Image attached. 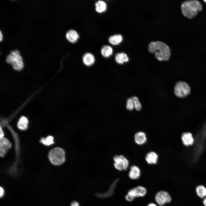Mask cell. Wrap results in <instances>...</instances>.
I'll return each instance as SVG.
<instances>
[{
	"instance_id": "1",
	"label": "cell",
	"mask_w": 206,
	"mask_h": 206,
	"mask_svg": "<svg viewBox=\"0 0 206 206\" xmlns=\"http://www.w3.org/2000/svg\"><path fill=\"white\" fill-rule=\"evenodd\" d=\"M149 52L155 54V56L159 61L168 60L171 55L169 47L165 43L157 41L150 43L149 45Z\"/></svg>"
},
{
	"instance_id": "2",
	"label": "cell",
	"mask_w": 206,
	"mask_h": 206,
	"mask_svg": "<svg viewBox=\"0 0 206 206\" xmlns=\"http://www.w3.org/2000/svg\"><path fill=\"white\" fill-rule=\"evenodd\" d=\"M182 13L184 16L191 19L202 9L201 4L197 0H189L183 2L181 5Z\"/></svg>"
},
{
	"instance_id": "3",
	"label": "cell",
	"mask_w": 206,
	"mask_h": 206,
	"mask_svg": "<svg viewBox=\"0 0 206 206\" xmlns=\"http://www.w3.org/2000/svg\"><path fill=\"white\" fill-rule=\"evenodd\" d=\"M7 62L11 64L13 68L17 70H21L23 66L22 57L19 51L15 49L11 52L6 59Z\"/></svg>"
},
{
	"instance_id": "4",
	"label": "cell",
	"mask_w": 206,
	"mask_h": 206,
	"mask_svg": "<svg viewBox=\"0 0 206 206\" xmlns=\"http://www.w3.org/2000/svg\"><path fill=\"white\" fill-rule=\"evenodd\" d=\"M49 158L53 164L56 165H61L65 160V152L60 148H56L49 152Z\"/></svg>"
},
{
	"instance_id": "5",
	"label": "cell",
	"mask_w": 206,
	"mask_h": 206,
	"mask_svg": "<svg viewBox=\"0 0 206 206\" xmlns=\"http://www.w3.org/2000/svg\"><path fill=\"white\" fill-rule=\"evenodd\" d=\"M174 92L175 95L178 97L184 98L190 94L191 88L186 82L179 81L176 83Z\"/></svg>"
},
{
	"instance_id": "6",
	"label": "cell",
	"mask_w": 206,
	"mask_h": 206,
	"mask_svg": "<svg viewBox=\"0 0 206 206\" xmlns=\"http://www.w3.org/2000/svg\"><path fill=\"white\" fill-rule=\"evenodd\" d=\"M113 159L114 161V165L116 169L120 171L127 169L129 165L128 161L123 156H115Z\"/></svg>"
},
{
	"instance_id": "7",
	"label": "cell",
	"mask_w": 206,
	"mask_h": 206,
	"mask_svg": "<svg viewBox=\"0 0 206 206\" xmlns=\"http://www.w3.org/2000/svg\"><path fill=\"white\" fill-rule=\"evenodd\" d=\"M155 200L159 205L161 206L166 203H170L171 201V198L167 192L161 191L156 194Z\"/></svg>"
},
{
	"instance_id": "8",
	"label": "cell",
	"mask_w": 206,
	"mask_h": 206,
	"mask_svg": "<svg viewBox=\"0 0 206 206\" xmlns=\"http://www.w3.org/2000/svg\"><path fill=\"white\" fill-rule=\"evenodd\" d=\"M146 193V189L141 186H138L130 189L128 192V194L132 196L134 198L143 197Z\"/></svg>"
},
{
	"instance_id": "9",
	"label": "cell",
	"mask_w": 206,
	"mask_h": 206,
	"mask_svg": "<svg viewBox=\"0 0 206 206\" xmlns=\"http://www.w3.org/2000/svg\"><path fill=\"white\" fill-rule=\"evenodd\" d=\"M11 147V144L9 140L5 138H0V155L3 157L4 156L7 150Z\"/></svg>"
},
{
	"instance_id": "10",
	"label": "cell",
	"mask_w": 206,
	"mask_h": 206,
	"mask_svg": "<svg viewBox=\"0 0 206 206\" xmlns=\"http://www.w3.org/2000/svg\"><path fill=\"white\" fill-rule=\"evenodd\" d=\"M181 139L183 144L186 146H191L195 142L192 134L189 132L183 133L181 135Z\"/></svg>"
},
{
	"instance_id": "11",
	"label": "cell",
	"mask_w": 206,
	"mask_h": 206,
	"mask_svg": "<svg viewBox=\"0 0 206 206\" xmlns=\"http://www.w3.org/2000/svg\"><path fill=\"white\" fill-rule=\"evenodd\" d=\"M66 37L68 41L74 43L78 41L79 38V35L76 30L71 29L67 32Z\"/></svg>"
},
{
	"instance_id": "12",
	"label": "cell",
	"mask_w": 206,
	"mask_h": 206,
	"mask_svg": "<svg viewBox=\"0 0 206 206\" xmlns=\"http://www.w3.org/2000/svg\"><path fill=\"white\" fill-rule=\"evenodd\" d=\"M82 60L84 64L86 66H90L94 63L95 58L92 54L90 52H87L83 56Z\"/></svg>"
},
{
	"instance_id": "13",
	"label": "cell",
	"mask_w": 206,
	"mask_h": 206,
	"mask_svg": "<svg viewBox=\"0 0 206 206\" xmlns=\"http://www.w3.org/2000/svg\"><path fill=\"white\" fill-rule=\"evenodd\" d=\"M140 175V171L137 166L133 165L130 167L128 173V176L130 179L133 180L137 179L139 178Z\"/></svg>"
},
{
	"instance_id": "14",
	"label": "cell",
	"mask_w": 206,
	"mask_h": 206,
	"mask_svg": "<svg viewBox=\"0 0 206 206\" xmlns=\"http://www.w3.org/2000/svg\"><path fill=\"white\" fill-rule=\"evenodd\" d=\"M118 181V179H117L114 181L111 185L108 191L107 192L102 194H96V196L102 198L110 197L114 193L115 188Z\"/></svg>"
},
{
	"instance_id": "15",
	"label": "cell",
	"mask_w": 206,
	"mask_h": 206,
	"mask_svg": "<svg viewBox=\"0 0 206 206\" xmlns=\"http://www.w3.org/2000/svg\"><path fill=\"white\" fill-rule=\"evenodd\" d=\"M134 139L135 142L139 145L143 144L147 140L145 133L142 132H137L134 135Z\"/></svg>"
},
{
	"instance_id": "16",
	"label": "cell",
	"mask_w": 206,
	"mask_h": 206,
	"mask_svg": "<svg viewBox=\"0 0 206 206\" xmlns=\"http://www.w3.org/2000/svg\"><path fill=\"white\" fill-rule=\"evenodd\" d=\"M158 156L157 154L153 152L148 153L145 157V160L148 164H156L158 160Z\"/></svg>"
},
{
	"instance_id": "17",
	"label": "cell",
	"mask_w": 206,
	"mask_h": 206,
	"mask_svg": "<svg viewBox=\"0 0 206 206\" xmlns=\"http://www.w3.org/2000/svg\"><path fill=\"white\" fill-rule=\"evenodd\" d=\"M106 3L102 0H98L95 3V9L96 11L101 13L105 11L107 9Z\"/></svg>"
},
{
	"instance_id": "18",
	"label": "cell",
	"mask_w": 206,
	"mask_h": 206,
	"mask_svg": "<svg viewBox=\"0 0 206 206\" xmlns=\"http://www.w3.org/2000/svg\"><path fill=\"white\" fill-rule=\"evenodd\" d=\"M115 60L117 63L122 64L125 62H128L129 59L126 54L121 53H118L116 54L115 56Z\"/></svg>"
},
{
	"instance_id": "19",
	"label": "cell",
	"mask_w": 206,
	"mask_h": 206,
	"mask_svg": "<svg viewBox=\"0 0 206 206\" xmlns=\"http://www.w3.org/2000/svg\"><path fill=\"white\" fill-rule=\"evenodd\" d=\"M112 47L108 45L103 46L101 49V53L102 56L105 58H108L113 53Z\"/></svg>"
},
{
	"instance_id": "20",
	"label": "cell",
	"mask_w": 206,
	"mask_h": 206,
	"mask_svg": "<svg viewBox=\"0 0 206 206\" xmlns=\"http://www.w3.org/2000/svg\"><path fill=\"white\" fill-rule=\"evenodd\" d=\"M122 39V37L120 35H115L110 36L108 38V41L112 45H115L120 43Z\"/></svg>"
},
{
	"instance_id": "21",
	"label": "cell",
	"mask_w": 206,
	"mask_h": 206,
	"mask_svg": "<svg viewBox=\"0 0 206 206\" xmlns=\"http://www.w3.org/2000/svg\"><path fill=\"white\" fill-rule=\"evenodd\" d=\"M28 121L27 118L22 116L19 120L17 124L18 128L21 130H26L27 128Z\"/></svg>"
},
{
	"instance_id": "22",
	"label": "cell",
	"mask_w": 206,
	"mask_h": 206,
	"mask_svg": "<svg viewBox=\"0 0 206 206\" xmlns=\"http://www.w3.org/2000/svg\"><path fill=\"white\" fill-rule=\"evenodd\" d=\"M197 195L201 198L206 197V188L203 185L198 186L196 188Z\"/></svg>"
},
{
	"instance_id": "23",
	"label": "cell",
	"mask_w": 206,
	"mask_h": 206,
	"mask_svg": "<svg viewBox=\"0 0 206 206\" xmlns=\"http://www.w3.org/2000/svg\"><path fill=\"white\" fill-rule=\"evenodd\" d=\"M40 142L44 145L49 146L54 143V138L52 136H49L46 138H42Z\"/></svg>"
},
{
	"instance_id": "24",
	"label": "cell",
	"mask_w": 206,
	"mask_h": 206,
	"mask_svg": "<svg viewBox=\"0 0 206 206\" xmlns=\"http://www.w3.org/2000/svg\"><path fill=\"white\" fill-rule=\"evenodd\" d=\"M134 104V107L137 111H139L141 108V105L138 98L136 96H133L132 98Z\"/></svg>"
},
{
	"instance_id": "25",
	"label": "cell",
	"mask_w": 206,
	"mask_h": 206,
	"mask_svg": "<svg viewBox=\"0 0 206 206\" xmlns=\"http://www.w3.org/2000/svg\"><path fill=\"white\" fill-rule=\"evenodd\" d=\"M126 108L128 110H132L134 108V103L132 98H128L127 99Z\"/></svg>"
},
{
	"instance_id": "26",
	"label": "cell",
	"mask_w": 206,
	"mask_h": 206,
	"mask_svg": "<svg viewBox=\"0 0 206 206\" xmlns=\"http://www.w3.org/2000/svg\"><path fill=\"white\" fill-rule=\"evenodd\" d=\"M126 199L128 201H132L134 199V197L128 194L126 195L125 197Z\"/></svg>"
},
{
	"instance_id": "27",
	"label": "cell",
	"mask_w": 206,
	"mask_h": 206,
	"mask_svg": "<svg viewBox=\"0 0 206 206\" xmlns=\"http://www.w3.org/2000/svg\"><path fill=\"white\" fill-rule=\"evenodd\" d=\"M70 206H80V205L78 202L75 201L71 202Z\"/></svg>"
},
{
	"instance_id": "28",
	"label": "cell",
	"mask_w": 206,
	"mask_h": 206,
	"mask_svg": "<svg viewBox=\"0 0 206 206\" xmlns=\"http://www.w3.org/2000/svg\"><path fill=\"white\" fill-rule=\"evenodd\" d=\"M0 197H2L4 195V191L3 188L1 187L0 188Z\"/></svg>"
},
{
	"instance_id": "29",
	"label": "cell",
	"mask_w": 206,
	"mask_h": 206,
	"mask_svg": "<svg viewBox=\"0 0 206 206\" xmlns=\"http://www.w3.org/2000/svg\"><path fill=\"white\" fill-rule=\"evenodd\" d=\"M0 138H1L3 137L4 136V132L1 128L0 127Z\"/></svg>"
},
{
	"instance_id": "30",
	"label": "cell",
	"mask_w": 206,
	"mask_h": 206,
	"mask_svg": "<svg viewBox=\"0 0 206 206\" xmlns=\"http://www.w3.org/2000/svg\"><path fill=\"white\" fill-rule=\"evenodd\" d=\"M147 206H157L155 204L151 203L148 204Z\"/></svg>"
},
{
	"instance_id": "31",
	"label": "cell",
	"mask_w": 206,
	"mask_h": 206,
	"mask_svg": "<svg viewBox=\"0 0 206 206\" xmlns=\"http://www.w3.org/2000/svg\"><path fill=\"white\" fill-rule=\"evenodd\" d=\"M203 203L205 206H206V197L203 200Z\"/></svg>"
},
{
	"instance_id": "32",
	"label": "cell",
	"mask_w": 206,
	"mask_h": 206,
	"mask_svg": "<svg viewBox=\"0 0 206 206\" xmlns=\"http://www.w3.org/2000/svg\"><path fill=\"white\" fill-rule=\"evenodd\" d=\"M0 41H1L2 40V34L1 31H0Z\"/></svg>"
},
{
	"instance_id": "33",
	"label": "cell",
	"mask_w": 206,
	"mask_h": 206,
	"mask_svg": "<svg viewBox=\"0 0 206 206\" xmlns=\"http://www.w3.org/2000/svg\"><path fill=\"white\" fill-rule=\"evenodd\" d=\"M203 1L204 2L206 3V0H204Z\"/></svg>"
}]
</instances>
